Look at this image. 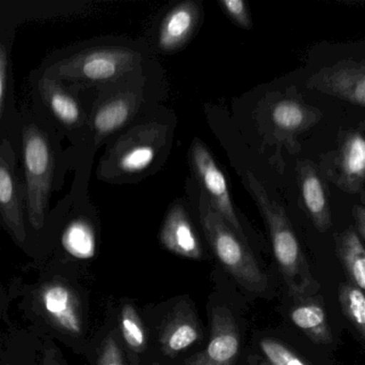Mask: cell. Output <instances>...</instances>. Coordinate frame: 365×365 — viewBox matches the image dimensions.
I'll use <instances>...</instances> for the list:
<instances>
[{
  "mask_svg": "<svg viewBox=\"0 0 365 365\" xmlns=\"http://www.w3.org/2000/svg\"><path fill=\"white\" fill-rule=\"evenodd\" d=\"M51 139L36 122L21 130L25 209L30 225L36 231L44 226L55 173V156Z\"/></svg>",
  "mask_w": 365,
  "mask_h": 365,
  "instance_id": "cell-2",
  "label": "cell"
},
{
  "mask_svg": "<svg viewBox=\"0 0 365 365\" xmlns=\"http://www.w3.org/2000/svg\"><path fill=\"white\" fill-rule=\"evenodd\" d=\"M201 222L210 246L225 270L245 289L263 293L267 289V276L257 265L252 252L205 199L201 204Z\"/></svg>",
  "mask_w": 365,
  "mask_h": 365,
  "instance_id": "cell-3",
  "label": "cell"
},
{
  "mask_svg": "<svg viewBox=\"0 0 365 365\" xmlns=\"http://www.w3.org/2000/svg\"><path fill=\"white\" fill-rule=\"evenodd\" d=\"M259 345L272 365H307L291 349L272 339L262 340Z\"/></svg>",
  "mask_w": 365,
  "mask_h": 365,
  "instance_id": "cell-24",
  "label": "cell"
},
{
  "mask_svg": "<svg viewBox=\"0 0 365 365\" xmlns=\"http://www.w3.org/2000/svg\"><path fill=\"white\" fill-rule=\"evenodd\" d=\"M199 21V9L192 1L182 2L163 19L158 34V46L164 51L182 47L193 34Z\"/></svg>",
  "mask_w": 365,
  "mask_h": 365,
  "instance_id": "cell-16",
  "label": "cell"
},
{
  "mask_svg": "<svg viewBox=\"0 0 365 365\" xmlns=\"http://www.w3.org/2000/svg\"><path fill=\"white\" fill-rule=\"evenodd\" d=\"M336 252L349 282L365 291V246L355 229H345L336 237Z\"/></svg>",
  "mask_w": 365,
  "mask_h": 365,
  "instance_id": "cell-19",
  "label": "cell"
},
{
  "mask_svg": "<svg viewBox=\"0 0 365 365\" xmlns=\"http://www.w3.org/2000/svg\"><path fill=\"white\" fill-rule=\"evenodd\" d=\"M200 338L199 327L195 315L187 304H182L171 316L160 334L163 353L175 357L195 344Z\"/></svg>",
  "mask_w": 365,
  "mask_h": 365,
  "instance_id": "cell-17",
  "label": "cell"
},
{
  "mask_svg": "<svg viewBox=\"0 0 365 365\" xmlns=\"http://www.w3.org/2000/svg\"><path fill=\"white\" fill-rule=\"evenodd\" d=\"M122 336L132 351L143 353L147 349V332L134 306L125 304L120 317Z\"/></svg>",
  "mask_w": 365,
  "mask_h": 365,
  "instance_id": "cell-23",
  "label": "cell"
},
{
  "mask_svg": "<svg viewBox=\"0 0 365 365\" xmlns=\"http://www.w3.org/2000/svg\"><path fill=\"white\" fill-rule=\"evenodd\" d=\"M353 216L358 233L365 240V207L362 206L354 207Z\"/></svg>",
  "mask_w": 365,
  "mask_h": 365,
  "instance_id": "cell-28",
  "label": "cell"
},
{
  "mask_svg": "<svg viewBox=\"0 0 365 365\" xmlns=\"http://www.w3.org/2000/svg\"><path fill=\"white\" fill-rule=\"evenodd\" d=\"M257 365H272V364H267V362H261V364H259Z\"/></svg>",
  "mask_w": 365,
  "mask_h": 365,
  "instance_id": "cell-32",
  "label": "cell"
},
{
  "mask_svg": "<svg viewBox=\"0 0 365 365\" xmlns=\"http://www.w3.org/2000/svg\"><path fill=\"white\" fill-rule=\"evenodd\" d=\"M247 181L267 225L274 257L289 291L293 295L302 296L314 291L317 282L284 210L270 199L263 184L253 174H247Z\"/></svg>",
  "mask_w": 365,
  "mask_h": 365,
  "instance_id": "cell-1",
  "label": "cell"
},
{
  "mask_svg": "<svg viewBox=\"0 0 365 365\" xmlns=\"http://www.w3.org/2000/svg\"><path fill=\"white\" fill-rule=\"evenodd\" d=\"M240 349V336L232 313L223 306L212 309V336L205 351L187 365H235Z\"/></svg>",
  "mask_w": 365,
  "mask_h": 365,
  "instance_id": "cell-9",
  "label": "cell"
},
{
  "mask_svg": "<svg viewBox=\"0 0 365 365\" xmlns=\"http://www.w3.org/2000/svg\"><path fill=\"white\" fill-rule=\"evenodd\" d=\"M307 86L310 89L365 106V64L338 62L313 74Z\"/></svg>",
  "mask_w": 365,
  "mask_h": 365,
  "instance_id": "cell-8",
  "label": "cell"
},
{
  "mask_svg": "<svg viewBox=\"0 0 365 365\" xmlns=\"http://www.w3.org/2000/svg\"><path fill=\"white\" fill-rule=\"evenodd\" d=\"M328 167V177L344 192L357 194L365 184V134L359 130L346 131Z\"/></svg>",
  "mask_w": 365,
  "mask_h": 365,
  "instance_id": "cell-7",
  "label": "cell"
},
{
  "mask_svg": "<svg viewBox=\"0 0 365 365\" xmlns=\"http://www.w3.org/2000/svg\"><path fill=\"white\" fill-rule=\"evenodd\" d=\"M193 171L212 209L222 216L234 231L245 240L244 229L238 220L227 186V178L202 141L195 139L191 146Z\"/></svg>",
  "mask_w": 365,
  "mask_h": 365,
  "instance_id": "cell-5",
  "label": "cell"
},
{
  "mask_svg": "<svg viewBox=\"0 0 365 365\" xmlns=\"http://www.w3.org/2000/svg\"><path fill=\"white\" fill-rule=\"evenodd\" d=\"M43 365H64L53 351H46L43 357Z\"/></svg>",
  "mask_w": 365,
  "mask_h": 365,
  "instance_id": "cell-29",
  "label": "cell"
},
{
  "mask_svg": "<svg viewBox=\"0 0 365 365\" xmlns=\"http://www.w3.org/2000/svg\"><path fill=\"white\" fill-rule=\"evenodd\" d=\"M12 148L6 139H0V219L15 241L23 244L26 240L25 195L15 171Z\"/></svg>",
  "mask_w": 365,
  "mask_h": 365,
  "instance_id": "cell-6",
  "label": "cell"
},
{
  "mask_svg": "<svg viewBox=\"0 0 365 365\" xmlns=\"http://www.w3.org/2000/svg\"><path fill=\"white\" fill-rule=\"evenodd\" d=\"M40 301L47 316L71 334L83 332L81 304L74 291L61 283H49L40 291Z\"/></svg>",
  "mask_w": 365,
  "mask_h": 365,
  "instance_id": "cell-11",
  "label": "cell"
},
{
  "mask_svg": "<svg viewBox=\"0 0 365 365\" xmlns=\"http://www.w3.org/2000/svg\"><path fill=\"white\" fill-rule=\"evenodd\" d=\"M98 365H124L121 349L113 336L105 341Z\"/></svg>",
  "mask_w": 365,
  "mask_h": 365,
  "instance_id": "cell-27",
  "label": "cell"
},
{
  "mask_svg": "<svg viewBox=\"0 0 365 365\" xmlns=\"http://www.w3.org/2000/svg\"><path fill=\"white\" fill-rule=\"evenodd\" d=\"M139 54L125 47H101L71 56L49 66L44 75L57 81L103 83L130 72Z\"/></svg>",
  "mask_w": 365,
  "mask_h": 365,
  "instance_id": "cell-4",
  "label": "cell"
},
{
  "mask_svg": "<svg viewBox=\"0 0 365 365\" xmlns=\"http://www.w3.org/2000/svg\"><path fill=\"white\" fill-rule=\"evenodd\" d=\"M137 104L138 101L134 96L123 94L101 105L92 118V126L96 136L103 139L125 126L134 116Z\"/></svg>",
  "mask_w": 365,
  "mask_h": 365,
  "instance_id": "cell-18",
  "label": "cell"
},
{
  "mask_svg": "<svg viewBox=\"0 0 365 365\" xmlns=\"http://www.w3.org/2000/svg\"><path fill=\"white\" fill-rule=\"evenodd\" d=\"M160 239L167 250L180 256L200 259L203 255L201 242L182 206H173L169 210Z\"/></svg>",
  "mask_w": 365,
  "mask_h": 365,
  "instance_id": "cell-12",
  "label": "cell"
},
{
  "mask_svg": "<svg viewBox=\"0 0 365 365\" xmlns=\"http://www.w3.org/2000/svg\"><path fill=\"white\" fill-rule=\"evenodd\" d=\"M158 129L147 126L126 139L115 152V166L122 174H136L145 171L155 160Z\"/></svg>",
  "mask_w": 365,
  "mask_h": 365,
  "instance_id": "cell-15",
  "label": "cell"
},
{
  "mask_svg": "<svg viewBox=\"0 0 365 365\" xmlns=\"http://www.w3.org/2000/svg\"><path fill=\"white\" fill-rule=\"evenodd\" d=\"M297 171L304 208L317 231L326 233L332 225L331 209L327 186L319 167L311 161H300Z\"/></svg>",
  "mask_w": 365,
  "mask_h": 365,
  "instance_id": "cell-10",
  "label": "cell"
},
{
  "mask_svg": "<svg viewBox=\"0 0 365 365\" xmlns=\"http://www.w3.org/2000/svg\"><path fill=\"white\" fill-rule=\"evenodd\" d=\"M361 201H362V203H364L365 205V192L362 193V194H361Z\"/></svg>",
  "mask_w": 365,
  "mask_h": 365,
  "instance_id": "cell-31",
  "label": "cell"
},
{
  "mask_svg": "<svg viewBox=\"0 0 365 365\" xmlns=\"http://www.w3.org/2000/svg\"><path fill=\"white\" fill-rule=\"evenodd\" d=\"M153 365H160V364H154Z\"/></svg>",
  "mask_w": 365,
  "mask_h": 365,
  "instance_id": "cell-33",
  "label": "cell"
},
{
  "mask_svg": "<svg viewBox=\"0 0 365 365\" xmlns=\"http://www.w3.org/2000/svg\"><path fill=\"white\" fill-rule=\"evenodd\" d=\"M360 128L365 131V117L364 118V120H362L361 124H360Z\"/></svg>",
  "mask_w": 365,
  "mask_h": 365,
  "instance_id": "cell-30",
  "label": "cell"
},
{
  "mask_svg": "<svg viewBox=\"0 0 365 365\" xmlns=\"http://www.w3.org/2000/svg\"><path fill=\"white\" fill-rule=\"evenodd\" d=\"M322 116L319 109L293 98L281 99L270 109V120L274 130L285 139H293L312 128Z\"/></svg>",
  "mask_w": 365,
  "mask_h": 365,
  "instance_id": "cell-14",
  "label": "cell"
},
{
  "mask_svg": "<svg viewBox=\"0 0 365 365\" xmlns=\"http://www.w3.org/2000/svg\"><path fill=\"white\" fill-rule=\"evenodd\" d=\"M291 319L296 327L314 342L319 344L332 342L327 313L319 304H304L297 306L292 311Z\"/></svg>",
  "mask_w": 365,
  "mask_h": 365,
  "instance_id": "cell-20",
  "label": "cell"
},
{
  "mask_svg": "<svg viewBox=\"0 0 365 365\" xmlns=\"http://www.w3.org/2000/svg\"><path fill=\"white\" fill-rule=\"evenodd\" d=\"M9 69L10 58L6 45L0 44V121L6 111V99L9 89Z\"/></svg>",
  "mask_w": 365,
  "mask_h": 365,
  "instance_id": "cell-26",
  "label": "cell"
},
{
  "mask_svg": "<svg viewBox=\"0 0 365 365\" xmlns=\"http://www.w3.org/2000/svg\"><path fill=\"white\" fill-rule=\"evenodd\" d=\"M38 94L51 117L64 128H77L83 121V109L78 101L60 81L43 74L38 81Z\"/></svg>",
  "mask_w": 365,
  "mask_h": 365,
  "instance_id": "cell-13",
  "label": "cell"
},
{
  "mask_svg": "<svg viewBox=\"0 0 365 365\" xmlns=\"http://www.w3.org/2000/svg\"><path fill=\"white\" fill-rule=\"evenodd\" d=\"M339 301L347 321L365 340L364 291L353 283H342L339 289Z\"/></svg>",
  "mask_w": 365,
  "mask_h": 365,
  "instance_id": "cell-22",
  "label": "cell"
},
{
  "mask_svg": "<svg viewBox=\"0 0 365 365\" xmlns=\"http://www.w3.org/2000/svg\"><path fill=\"white\" fill-rule=\"evenodd\" d=\"M219 4H220L223 12L240 27L244 28V29L252 28V21H251L246 2L242 0H221L219 1Z\"/></svg>",
  "mask_w": 365,
  "mask_h": 365,
  "instance_id": "cell-25",
  "label": "cell"
},
{
  "mask_svg": "<svg viewBox=\"0 0 365 365\" xmlns=\"http://www.w3.org/2000/svg\"><path fill=\"white\" fill-rule=\"evenodd\" d=\"M62 246L66 252L79 259H89L96 254L93 229L83 220L74 221L62 236Z\"/></svg>",
  "mask_w": 365,
  "mask_h": 365,
  "instance_id": "cell-21",
  "label": "cell"
}]
</instances>
